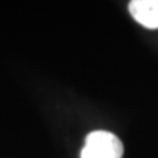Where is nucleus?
<instances>
[{"mask_svg":"<svg viewBox=\"0 0 158 158\" xmlns=\"http://www.w3.org/2000/svg\"><path fill=\"white\" fill-rule=\"evenodd\" d=\"M123 143L111 132L95 130L85 139L81 158H122Z\"/></svg>","mask_w":158,"mask_h":158,"instance_id":"nucleus-1","label":"nucleus"},{"mask_svg":"<svg viewBox=\"0 0 158 158\" xmlns=\"http://www.w3.org/2000/svg\"><path fill=\"white\" fill-rule=\"evenodd\" d=\"M129 12L136 22L148 29H158V0H132Z\"/></svg>","mask_w":158,"mask_h":158,"instance_id":"nucleus-2","label":"nucleus"}]
</instances>
